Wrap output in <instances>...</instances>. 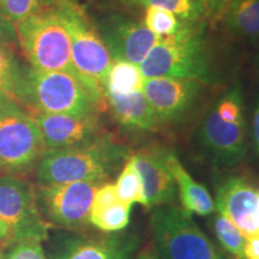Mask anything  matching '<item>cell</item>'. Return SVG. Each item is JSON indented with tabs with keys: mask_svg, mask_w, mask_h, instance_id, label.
<instances>
[{
	"mask_svg": "<svg viewBox=\"0 0 259 259\" xmlns=\"http://www.w3.org/2000/svg\"><path fill=\"white\" fill-rule=\"evenodd\" d=\"M78 0H46L48 4H61V3H74Z\"/></svg>",
	"mask_w": 259,
	"mask_h": 259,
	"instance_id": "obj_37",
	"label": "cell"
},
{
	"mask_svg": "<svg viewBox=\"0 0 259 259\" xmlns=\"http://www.w3.org/2000/svg\"><path fill=\"white\" fill-rule=\"evenodd\" d=\"M203 84L192 78L154 77L144 78L142 90L162 126L180 122L192 112L202 94Z\"/></svg>",
	"mask_w": 259,
	"mask_h": 259,
	"instance_id": "obj_12",
	"label": "cell"
},
{
	"mask_svg": "<svg viewBox=\"0 0 259 259\" xmlns=\"http://www.w3.org/2000/svg\"><path fill=\"white\" fill-rule=\"evenodd\" d=\"M212 228L216 239L227 253H229L235 259H244L246 236L231 220L215 210Z\"/></svg>",
	"mask_w": 259,
	"mask_h": 259,
	"instance_id": "obj_24",
	"label": "cell"
},
{
	"mask_svg": "<svg viewBox=\"0 0 259 259\" xmlns=\"http://www.w3.org/2000/svg\"><path fill=\"white\" fill-rule=\"evenodd\" d=\"M16 30L18 46L30 66L76 73L71 58L69 31L53 5L47 3L44 9L16 25Z\"/></svg>",
	"mask_w": 259,
	"mask_h": 259,
	"instance_id": "obj_6",
	"label": "cell"
},
{
	"mask_svg": "<svg viewBox=\"0 0 259 259\" xmlns=\"http://www.w3.org/2000/svg\"><path fill=\"white\" fill-rule=\"evenodd\" d=\"M18 105L19 103L16 101L14 97L8 95V94L0 92V114L6 112L10 108H14V107Z\"/></svg>",
	"mask_w": 259,
	"mask_h": 259,
	"instance_id": "obj_33",
	"label": "cell"
},
{
	"mask_svg": "<svg viewBox=\"0 0 259 259\" xmlns=\"http://www.w3.org/2000/svg\"><path fill=\"white\" fill-rule=\"evenodd\" d=\"M0 223L16 242L47 238L48 225L38 208L36 189L17 176L0 177Z\"/></svg>",
	"mask_w": 259,
	"mask_h": 259,
	"instance_id": "obj_9",
	"label": "cell"
},
{
	"mask_svg": "<svg viewBox=\"0 0 259 259\" xmlns=\"http://www.w3.org/2000/svg\"><path fill=\"white\" fill-rule=\"evenodd\" d=\"M167 164L177 186V193L179 197L181 208L190 213L198 216H210L215 212V200L205 186L191 177V174L184 168L176 154L168 153Z\"/></svg>",
	"mask_w": 259,
	"mask_h": 259,
	"instance_id": "obj_19",
	"label": "cell"
},
{
	"mask_svg": "<svg viewBox=\"0 0 259 259\" xmlns=\"http://www.w3.org/2000/svg\"><path fill=\"white\" fill-rule=\"evenodd\" d=\"M251 139L254 153L259 156V97L255 101L251 122Z\"/></svg>",
	"mask_w": 259,
	"mask_h": 259,
	"instance_id": "obj_31",
	"label": "cell"
},
{
	"mask_svg": "<svg viewBox=\"0 0 259 259\" xmlns=\"http://www.w3.org/2000/svg\"><path fill=\"white\" fill-rule=\"evenodd\" d=\"M130 154L126 145L108 134L78 147L50 150L37 164V183H106L122 167Z\"/></svg>",
	"mask_w": 259,
	"mask_h": 259,
	"instance_id": "obj_1",
	"label": "cell"
},
{
	"mask_svg": "<svg viewBox=\"0 0 259 259\" xmlns=\"http://www.w3.org/2000/svg\"><path fill=\"white\" fill-rule=\"evenodd\" d=\"M10 246H12L11 236H10L8 231L5 229V227L0 223V254L6 248H9Z\"/></svg>",
	"mask_w": 259,
	"mask_h": 259,
	"instance_id": "obj_34",
	"label": "cell"
},
{
	"mask_svg": "<svg viewBox=\"0 0 259 259\" xmlns=\"http://www.w3.org/2000/svg\"><path fill=\"white\" fill-rule=\"evenodd\" d=\"M101 11H122L138 8V0H90Z\"/></svg>",
	"mask_w": 259,
	"mask_h": 259,
	"instance_id": "obj_29",
	"label": "cell"
},
{
	"mask_svg": "<svg viewBox=\"0 0 259 259\" xmlns=\"http://www.w3.org/2000/svg\"><path fill=\"white\" fill-rule=\"evenodd\" d=\"M138 259H161L160 255L157 254L156 250H155V247L153 246H148V247H145L139 252L138 255H137Z\"/></svg>",
	"mask_w": 259,
	"mask_h": 259,
	"instance_id": "obj_36",
	"label": "cell"
},
{
	"mask_svg": "<svg viewBox=\"0 0 259 259\" xmlns=\"http://www.w3.org/2000/svg\"><path fill=\"white\" fill-rule=\"evenodd\" d=\"M143 24L158 37H166L176 34L183 25V22L166 9L145 6Z\"/></svg>",
	"mask_w": 259,
	"mask_h": 259,
	"instance_id": "obj_26",
	"label": "cell"
},
{
	"mask_svg": "<svg viewBox=\"0 0 259 259\" xmlns=\"http://www.w3.org/2000/svg\"><path fill=\"white\" fill-rule=\"evenodd\" d=\"M145 6L166 9L185 23L200 22L208 11L200 0H138V8Z\"/></svg>",
	"mask_w": 259,
	"mask_h": 259,
	"instance_id": "obj_25",
	"label": "cell"
},
{
	"mask_svg": "<svg viewBox=\"0 0 259 259\" xmlns=\"http://www.w3.org/2000/svg\"><path fill=\"white\" fill-rule=\"evenodd\" d=\"M16 47L0 44V92L15 100L28 66L19 57Z\"/></svg>",
	"mask_w": 259,
	"mask_h": 259,
	"instance_id": "obj_22",
	"label": "cell"
},
{
	"mask_svg": "<svg viewBox=\"0 0 259 259\" xmlns=\"http://www.w3.org/2000/svg\"><path fill=\"white\" fill-rule=\"evenodd\" d=\"M200 2L206 6L209 11L219 12L222 11L223 8H225L227 0H200Z\"/></svg>",
	"mask_w": 259,
	"mask_h": 259,
	"instance_id": "obj_35",
	"label": "cell"
},
{
	"mask_svg": "<svg viewBox=\"0 0 259 259\" xmlns=\"http://www.w3.org/2000/svg\"><path fill=\"white\" fill-rule=\"evenodd\" d=\"M46 0H0V14L17 25L46 5Z\"/></svg>",
	"mask_w": 259,
	"mask_h": 259,
	"instance_id": "obj_27",
	"label": "cell"
},
{
	"mask_svg": "<svg viewBox=\"0 0 259 259\" xmlns=\"http://www.w3.org/2000/svg\"><path fill=\"white\" fill-rule=\"evenodd\" d=\"M115 187L119 197L124 202L131 204V205L138 203L143 205L144 208H148L143 180H142L141 174L136 168L131 156H128L125 163L122 164L120 173H119L118 179H116Z\"/></svg>",
	"mask_w": 259,
	"mask_h": 259,
	"instance_id": "obj_23",
	"label": "cell"
},
{
	"mask_svg": "<svg viewBox=\"0 0 259 259\" xmlns=\"http://www.w3.org/2000/svg\"><path fill=\"white\" fill-rule=\"evenodd\" d=\"M139 244V235L130 232L77 236L65 242L56 259H132Z\"/></svg>",
	"mask_w": 259,
	"mask_h": 259,
	"instance_id": "obj_16",
	"label": "cell"
},
{
	"mask_svg": "<svg viewBox=\"0 0 259 259\" xmlns=\"http://www.w3.org/2000/svg\"><path fill=\"white\" fill-rule=\"evenodd\" d=\"M105 100L116 122L124 128L149 132L160 127L156 114L143 90H136L125 95L105 94Z\"/></svg>",
	"mask_w": 259,
	"mask_h": 259,
	"instance_id": "obj_17",
	"label": "cell"
},
{
	"mask_svg": "<svg viewBox=\"0 0 259 259\" xmlns=\"http://www.w3.org/2000/svg\"><path fill=\"white\" fill-rule=\"evenodd\" d=\"M169 151L157 147H148L131 154L136 168L143 180L148 210L174 204L177 186L167 164Z\"/></svg>",
	"mask_w": 259,
	"mask_h": 259,
	"instance_id": "obj_15",
	"label": "cell"
},
{
	"mask_svg": "<svg viewBox=\"0 0 259 259\" xmlns=\"http://www.w3.org/2000/svg\"><path fill=\"white\" fill-rule=\"evenodd\" d=\"M103 183H67L40 185L37 203L46 223L66 229L90 225V210L96 190Z\"/></svg>",
	"mask_w": 259,
	"mask_h": 259,
	"instance_id": "obj_10",
	"label": "cell"
},
{
	"mask_svg": "<svg viewBox=\"0 0 259 259\" xmlns=\"http://www.w3.org/2000/svg\"><path fill=\"white\" fill-rule=\"evenodd\" d=\"M150 228L161 259H226L193 221L192 213L176 204L151 209Z\"/></svg>",
	"mask_w": 259,
	"mask_h": 259,
	"instance_id": "obj_7",
	"label": "cell"
},
{
	"mask_svg": "<svg viewBox=\"0 0 259 259\" xmlns=\"http://www.w3.org/2000/svg\"><path fill=\"white\" fill-rule=\"evenodd\" d=\"M0 259H5V257H4V253L0 254Z\"/></svg>",
	"mask_w": 259,
	"mask_h": 259,
	"instance_id": "obj_38",
	"label": "cell"
},
{
	"mask_svg": "<svg viewBox=\"0 0 259 259\" xmlns=\"http://www.w3.org/2000/svg\"><path fill=\"white\" fill-rule=\"evenodd\" d=\"M139 69L144 78L176 77L208 83L210 63L203 22H183L176 34L160 37Z\"/></svg>",
	"mask_w": 259,
	"mask_h": 259,
	"instance_id": "obj_4",
	"label": "cell"
},
{
	"mask_svg": "<svg viewBox=\"0 0 259 259\" xmlns=\"http://www.w3.org/2000/svg\"><path fill=\"white\" fill-rule=\"evenodd\" d=\"M5 259H46L42 241L27 239L10 246V251L4 253Z\"/></svg>",
	"mask_w": 259,
	"mask_h": 259,
	"instance_id": "obj_28",
	"label": "cell"
},
{
	"mask_svg": "<svg viewBox=\"0 0 259 259\" xmlns=\"http://www.w3.org/2000/svg\"><path fill=\"white\" fill-rule=\"evenodd\" d=\"M222 11L225 28L232 36L259 42V0H227Z\"/></svg>",
	"mask_w": 259,
	"mask_h": 259,
	"instance_id": "obj_20",
	"label": "cell"
},
{
	"mask_svg": "<svg viewBox=\"0 0 259 259\" xmlns=\"http://www.w3.org/2000/svg\"><path fill=\"white\" fill-rule=\"evenodd\" d=\"M94 23L100 31L113 60L141 65L160 37L124 11H101Z\"/></svg>",
	"mask_w": 259,
	"mask_h": 259,
	"instance_id": "obj_11",
	"label": "cell"
},
{
	"mask_svg": "<svg viewBox=\"0 0 259 259\" xmlns=\"http://www.w3.org/2000/svg\"><path fill=\"white\" fill-rule=\"evenodd\" d=\"M47 151L36 121L21 105L0 114V170L12 176L22 173Z\"/></svg>",
	"mask_w": 259,
	"mask_h": 259,
	"instance_id": "obj_8",
	"label": "cell"
},
{
	"mask_svg": "<svg viewBox=\"0 0 259 259\" xmlns=\"http://www.w3.org/2000/svg\"><path fill=\"white\" fill-rule=\"evenodd\" d=\"M131 204L119 197L115 184L103 183L96 190L90 210V225L106 234L122 232L131 219Z\"/></svg>",
	"mask_w": 259,
	"mask_h": 259,
	"instance_id": "obj_18",
	"label": "cell"
},
{
	"mask_svg": "<svg viewBox=\"0 0 259 259\" xmlns=\"http://www.w3.org/2000/svg\"><path fill=\"white\" fill-rule=\"evenodd\" d=\"M40 128L47 150H59L89 143L105 135L100 113H30Z\"/></svg>",
	"mask_w": 259,
	"mask_h": 259,
	"instance_id": "obj_13",
	"label": "cell"
},
{
	"mask_svg": "<svg viewBox=\"0 0 259 259\" xmlns=\"http://www.w3.org/2000/svg\"><path fill=\"white\" fill-rule=\"evenodd\" d=\"M215 210L223 213L246 238L259 235V191L242 174H232L216 190Z\"/></svg>",
	"mask_w": 259,
	"mask_h": 259,
	"instance_id": "obj_14",
	"label": "cell"
},
{
	"mask_svg": "<svg viewBox=\"0 0 259 259\" xmlns=\"http://www.w3.org/2000/svg\"><path fill=\"white\" fill-rule=\"evenodd\" d=\"M144 77L138 65L125 60H112L102 82L103 94H125L142 90Z\"/></svg>",
	"mask_w": 259,
	"mask_h": 259,
	"instance_id": "obj_21",
	"label": "cell"
},
{
	"mask_svg": "<svg viewBox=\"0 0 259 259\" xmlns=\"http://www.w3.org/2000/svg\"><path fill=\"white\" fill-rule=\"evenodd\" d=\"M0 44L18 46V37L16 25L0 14Z\"/></svg>",
	"mask_w": 259,
	"mask_h": 259,
	"instance_id": "obj_30",
	"label": "cell"
},
{
	"mask_svg": "<svg viewBox=\"0 0 259 259\" xmlns=\"http://www.w3.org/2000/svg\"><path fill=\"white\" fill-rule=\"evenodd\" d=\"M197 142L215 166L233 168L247 155V125L244 95L235 84L206 111L197 131Z\"/></svg>",
	"mask_w": 259,
	"mask_h": 259,
	"instance_id": "obj_2",
	"label": "cell"
},
{
	"mask_svg": "<svg viewBox=\"0 0 259 259\" xmlns=\"http://www.w3.org/2000/svg\"><path fill=\"white\" fill-rule=\"evenodd\" d=\"M244 259H259V235L246 238Z\"/></svg>",
	"mask_w": 259,
	"mask_h": 259,
	"instance_id": "obj_32",
	"label": "cell"
},
{
	"mask_svg": "<svg viewBox=\"0 0 259 259\" xmlns=\"http://www.w3.org/2000/svg\"><path fill=\"white\" fill-rule=\"evenodd\" d=\"M17 101L29 113H101L107 103L97 99L76 73L45 71L28 65Z\"/></svg>",
	"mask_w": 259,
	"mask_h": 259,
	"instance_id": "obj_3",
	"label": "cell"
},
{
	"mask_svg": "<svg viewBox=\"0 0 259 259\" xmlns=\"http://www.w3.org/2000/svg\"><path fill=\"white\" fill-rule=\"evenodd\" d=\"M136 259H138V258H136Z\"/></svg>",
	"mask_w": 259,
	"mask_h": 259,
	"instance_id": "obj_39",
	"label": "cell"
},
{
	"mask_svg": "<svg viewBox=\"0 0 259 259\" xmlns=\"http://www.w3.org/2000/svg\"><path fill=\"white\" fill-rule=\"evenodd\" d=\"M51 5L57 9L69 31L71 58L77 76L97 99L106 102L102 82L113 59L94 19L78 2Z\"/></svg>",
	"mask_w": 259,
	"mask_h": 259,
	"instance_id": "obj_5",
	"label": "cell"
}]
</instances>
